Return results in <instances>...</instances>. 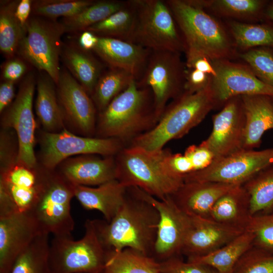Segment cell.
<instances>
[{
	"label": "cell",
	"mask_w": 273,
	"mask_h": 273,
	"mask_svg": "<svg viewBox=\"0 0 273 273\" xmlns=\"http://www.w3.org/2000/svg\"><path fill=\"white\" fill-rule=\"evenodd\" d=\"M159 220L155 207L128 187L123 204L114 218L110 222H94L108 251L129 248L152 257Z\"/></svg>",
	"instance_id": "1"
},
{
	"label": "cell",
	"mask_w": 273,
	"mask_h": 273,
	"mask_svg": "<svg viewBox=\"0 0 273 273\" xmlns=\"http://www.w3.org/2000/svg\"><path fill=\"white\" fill-rule=\"evenodd\" d=\"M159 120L151 89L141 87L136 79L98 113L95 137L114 138L128 146L153 129Z\"/></svg>",
	"instance_id": "2"
},
{
	"label": "cell",
	"mask_w": 273,
	"mask_h": 273,
	"mask_svg": "<svg viewBox=\"0 0 273 273\" xmlns=\"http://www.w3.org/2000/svg\"><path fill=\"white\" fill-rule=\"evenodd\" d=\"M168 149L149 150L125 146L115 156L116 179L127 187H135L159 200L174 194L184 183L166 164Z\"/></svg>",
	"instance_id": "3"
},
{
	"label": "cell",
	"mask_w": 273,
	"mask_h": 273,
	"mask_svg": "<svg viewBox=\"0 0 273 273\" xmlns=\"http://www.w3.org/2000/svg\"><path fill=\"white\" fill-rule=\"evenodd\" d=\"M210 81L198 92L190 94L184 92L174 99L166 106L155 126L135 139L128 146L149 150H160L168 142L187 134L201 122L215 106Z\"/></svg>",
	"instance_id": "4"
},
{
	"label": "cell",
	"mask_w": 273,
	"mask_h": 273,
	"mask_svg": "<svg viewBox=\"0 0 273 273\" xmlns=\"http://www.w3.org/2000/svg\"><path fill=\"white\" fill-rule=\"evenodd\" d=\"M184 37L187 64L204 57L224 59L231 47L219 24L194 1H166Z\"/></svg>",
	"instance_id": "5"
},
{
	"label": "cell",
	"mask_w": 273,
	"mask_h": 273,
	"mask_svg": "<svg viewBox=\"0 0 273 273\" xmlns=\"http://www.w3.org/2000/svg\"><path fill=\"white\" fill-rule=\"evenodd\" d=\"M82 238L54 236L50 244L52 273H102L108 251L99 238L94 219H87Z\"/></svg>",
	"instance_id": "6"
},
{
	"label": "cell",
	"mask_w": 273,
	"mask_h": 273,
	"mask_svg": "<svg viewBox=\"0 0 273 273\" xmlns=\"http://www.w3.org/2000/svg\"><path fill=\"white\" fill-rule=\"evenodd\" d=\"M73 197V184L56 169L44 168L38 198L31 213L43 233L72 237L75 225L71 213Z\"/></svg>",
	"instance_id": "7"
},
{
	"label": "cell",
	"mask_w": 273,
	"mask_h": 273,
	"mask_svg": "<svg viewBox=\"0 0 273 273\" xmlns=\"http://www.w3.org/2000/svg\"><path fill=\"white\" fill-rule=\"evenodd\" d=\"M135 20L130 42L151 51L185 50L166 1L132 0Z\"/></svg>",
	"instance_id": "8"
},
{
	"label": "cell",
	"mask_w": 273,
	"mask_h": 273,
	"mask_svg": "<svg viewBox=\"0 0 273 273\" xmlns=\"http://www.w3.org/2000/svg\"><path fill=\"white\" fill-rule=\"evenodd\" d=\"M26 33L17 53L37 69L47 73L56 84L65 29L61 22L33 16L26 24Z\"/></svg>",
	"instance_id": "9"
},
{
	"label": "cell",
	"mask_w": 273,
	"mask_h": 273,
	"mask_svg": "<svg viewBox=\"0 0 273 273\" xmlns=\"http://www.w3.org/2000/svg\"><path fill=\"white\" fill-rule=\"evenodd\" d=\"M39 145L41 166L49 170L56 169L61 162L72 157L115 156L125 146L116 139L79 135L66 128L56 132L43 131Z\"/></svg>",
	"instance_id": "10"
},
{
	"label": "cell",
	"mask_w": 273,
	"mask_h": 273,
	"mask_svg": "<svg viewBox=\"0 0 273 273\" xmlns=\"http://www.w3.org/2000/svg\"><path fill=\"white\" fill-rule=\"evenodd\" d=\"M36 79L28 73L20 84L12 104L2 113V128L13 129L18 143V163L30 168L38 165L34 152L36 123L33 111Z\"/></svg>",
	"instance_id": "11"
},
{
	"label": "cell",
	"mask_w": 273,
	"mask_h": 273,
	"mask_svg": "<svg viewBox=\"0 0 273 273\" xmlns=\"http://www.w3.org/2000/svg\"><path fill=\"white\" fill-rule=\"evenodd\" d=\"M272 163L273 147L259 151L242 149L228 156L214 159L206 168L186 175L184 181L243 185Z\"/></svg>",
	"instance_id": "12"
},
{
	"label": "cell",
	"mask_w": 273,
	"mask_h": 273,
	"mask_svg": "<svg viewBox=\"0 0 273 273\" xmlns=\"http://www.w3.org/2000/svg\"><path fill=\"white\" fill-rule=\"evenodd\" d=\"M184 71L177 52L151 51L144 71L136 80L151 89L155 113L159 119L167 102L183 94Z\"/></svg>",
	"instance_id": "13"
},
{
	"label": "cell",
	"mask_w": 273,
	"mask_h": 273,
	"mask_svg": "<svg viewBox=\"0 0 273 273\" xmlns=\"http://www.w3.org/2000/svg\"><path fill=\"white\" fill-rule=\"evenodd\" d=\"M137 195L157 210L159 220L152 257L161 262L179 256L190 226V216L181 210L170 196L159 200L140 188L130 187Z\"/></svg>",
	"instance_id": "14"
},
{
	"label": "cell",
	"mask_w": 273,
	"mask_h": 273,
	"mask_svg": "<svg viewBox=\"0 0 273 273\" xmlns=\"http://www.w3.org/2000/svg\"><path fill=\"white\" fill-rule=\"evenodd\" d=\"M43 168L17 163L0 171V217L31 213L36 203Z\"/></svg>",
	"instance_id": "15"
},
{
	"label": "cell",
	"mask_w": 273,
	"mask_h": 273,
	"mask_svg": "<svg viewBox=\"0 0 273 273\" xmlns=\"http://www.w3.org/2000/svg\"><path fill=\"white\" fill-rule=\"evenodd\" d=\"M56 85L65 124L82 136L94 137L98 112L91 97L65 69Z\"/></svg>",
	"instance_id": "16"
},
{
	"label": "cell",
	"mask_w": 273,
	"mask_h": 273,
	"mask_svg": "<svg viewBox=\"0 0 273 273\" xmlns=\"http://www.w3.org/2000/svg\"><path fill=\"white\" fill-rule=\"evenodd\" d=\"M212 122L211 133L200 145L212 153L214 159L243 149L245 115L241 96L228 101L213 116Z\"/></svg>",
	"instance_id": "17"
},
{
	"label": "cell",
	"mask_w": 273,
	"mask_h": 273,
	"mask_svg": "<svg viewBox=\"0 0 273 273\" xmlns=\"http://www.w3.org/2000/svg\"><path fill=\"white\" fill-rule=\"evenodd\" d=\"M212 62L216 76L211 79L210 86L215 105L238 96H273V86L260 80L251 70L225 59Z\"/></svg>",
	"instance_id": "18"
},
{
	"label": "cell",
	"mask_w": 273,
	"mask_h": 273,
	"mask_svg": "<svg viewBox=\"0 0 273 273\" xmlns=\"http://www.w3.org/2000/svg\"><path fill=\"white\" fill-rule=\"evenodd\" d=\"M42 233L30 213L0 217V273H10L18 257Z\"/></svg>",
	"instance_id": "19"
},
{
	"label": "cell",
	"mask_w": 273,
	"mask_h": 273,
	"mask_svg": "<svg viewBox=\"0 0 273 273\" xmlns=\"http://www.w3.org/2000/svg\"><path fill=\"white\" fill-rule=\"evenodd\" d=\"M189 228L181 254L188 258L209 254L228 243L245 230L221 224L209 218L190 216Z\"/></svg>",
	"instance_id": "20"
},
{
	"label": "cell",
	"mask_w": 273,
	"mask_h": 273,
	"mask_svg": "<svg viewBox=\"0 0 273 273\" xmlns=\"http://www.w3.org/2000/svg\"><path fill=\"white\" fill-rule=\"evenodd\" d=\"M83 155L69 158L57 168L73 185L99 186L116 179L115 156Z\"/></svg>",
	"instance_id": "21"
},
{
	"label": "cell",
	"mask_w": 273,
	"mask_h": 273,
	"mask_svg": "<svg viewBox=\"0 0 273 273\" xmlns=\"http://www.w3.org/2000/svg\"><path fill=\"white\" fill-rule=\"evenodd\" d=\"M93 51L110 68L127 71L136 80L141 77L151 52L131 42L100 36Z\"/></svg>",
	"instance_id": "22"
},
{
	"label": "cell",
	"mask_w": 273,
	"mask_h": 273,
	"mask_svg": "<svg viewBox=\"0 0 273 273\" xmlns=\"http://www.w3.org/2000/svg\"><path fill=\"white\" fill-rule=\"evenodd\" d=\"M236 186L213 181L184 182L170 196L188 215L208 218L216 201Z\"/></svg>",
	"instance_id": "23"
},
{
	"label": "cell",
	"mask_w": 273,
	"mask_h": 273,
	"mask_svg": "<svg viewBox=\"0 0 273 273\" xmlns=\"http://www.w3.org/2000/svg\"><path fill=\"white\" fill-rule=\"evenodd\" d=\"M128 187L115 179L95 188L74 185V197L86 210H96L110 222L122 206Z\"/></svg>",
	"instance_id": "24"
},
{
	"label": "cell",
	"mask_w": 273,
	"mask_h": 273,
	"mask_svg": "<svg viewBox=\"0 0 273 273\" xmlns=\"http://www.w3.org/2000/svg\"><path fill=\"white\" fill-rule=\"evenodd\" d=\"M245 115L243 149L259 147L267 130L273 129V103L270 96H241Z\"/></svg>",
	"instance_id": "25"
},
{
	"label": "cell",
	"mask_w": 273,
	"mask_h": 273,
	"mask_svg": "<svg viewBox=\"0 0 273 273\" xmlns=\"http://www.w3.org/2000/svg\"><path fill=\"white\" fill-rule=\"evenodd\" d=\"M61 59L68 72L91 96L103 72V65L90 51L73 43L63 45Z\"/></svg>",
	"instance_id": "26"
},
{
	"label": "cell",
	"mask_w": 273,
	"mask_h": 273,
	"mask_svg": "<svg viewBox=\"0 0 273 273\" xmlns=\"http://www.w3.org/2000/svg\"><path fill=\"white\" fill-rule=\"evenodd\" d=\"M56 85L46 73L36 80L35 110L44 131L49 132H59L66 128Z\"/></svg>",
	"instance_id": "27"
},
{
	"label": "cell",
	"mask_w": 273,
	"mask_h": 273,
	"mask_svg": "<svg viewBox=\"0 0 273 273\" xmlns=\"http://www.w3.org/2000/svg\"><path fill=\"white\" fill-rule=\"evenodd\" d=\"M251 217L248 194L243 185H237L216 201L208 218L245 230Z\"/></svg>",
	"instance_id": "28"
},
{
	"label": "cell",
	"mask_w": 273,
	"mask_h": 273,
	"mask_svg": "<svg viewBox=\"0 0 273 273\" xmlns=\"http://www.w3.org/2000/svg\"><path fill=\"white\" fill-rule=\"evenodd\" d=\"M254 236L248 230L218 249L202 256L189 258L187 261L209 266L218 273H233L242 257L253 247Z\"/></svg>",
	"instance_id": "29"
},
{
	"label": "cell",
	"mask_w": 273,
	"mask_h": 273,
	"mask_svg": "<svg viewBox=\"0 0 273 273\" xmlns=\"http://www.w3.org/2000/svg\"><path fill=\"white\" fill-rule=\"evenodd\" d=\"M102 273H160V264L152 256L126 248L108 252Z\"/></svg>",
	"instance_id": "30"
},
{
	"label": "cell",
	"mask_w": 273,
	"mask_h": 273,
	"mask_svg": "<svg viewBox=\"0 0 273 273\" xmlns=\"http://www.w3.org/2000/svg\"><path fill=\"white\" fill-rule=\"evenodd\" d=\"M249 196L251 216L268 213L273 209V163L243 185Z\"/></svg>",
	"instance_id": "31"
},
{
	"label": "cell",
	"mask_w": 273,
	"mask_h": 273,
	"mask_svg": "<svg viewBox=\"0 0 273 273\" xmlns=\"http://www.w3.org/2000/svg\"><path fill=\"white\" fill-rule=\"evenodd\" d=\"M19 1H3L0 7V50L7 58H14L26 33L15 16Z\"/></svg>",
	"instance_id": "32"
},
{
	"label": "cell",
	"mask_w": 273,
	"mask_h": 273,
	"mask_svg": "<svg viewBox=\"0 0 273 273\" xmlns=\"http://www.w3.org/2000/svg\"><path fill=\"white\" fill-rule=\"evenodd\" d=\"M135 78L123 70L110 68L100 77L91 98L98 113L103 111Z\"/></svg>",
	"instance_id": "33"
},
{
	"label": "cell",
	"mask_w": 273,
	"mask_h": 273,
	"mask_svg": "<svg viewBox=\"0 0 273 273\" xmlns=\"http://www.w3.org/2000/svg\"><path fill=\"white\" fill-rule=\"evenodd\" d=\"M49 235H38L18 257L10 273H52Z\"/></svg>",
	"instance_id": "34"
},
{
	"label": "cell",
	"mask_w": 273,
	"mask_h": 273,
	"mask_svg": "<svg viewBox=\"0 0 273 273\" xmlns=\"http://www.w3.org/2000/svg\"><path fill=\"white\" fill-rule=\"evenodd\" d=\"M135 20V10L131 1L105 20L86 30L100 37L117 38L130 42Z\"/></svg>",
	"instance_id": "35"
},
{
	"label": "cell",
	"mask_w": 273,
	"mask_h": 273,
	"mask_svg": "<svg viewBox=\"0 0 273 273\" xmlns=\"http://www.w3.org/2000/svg\"><path fill=\"white\" fill-rule=\"evenodd\" d=\"M126 2L118 1H95L89 6L70 17L63 19L65 32L85 31L123 8Z\"/></svg>",
	"instance_id": "36"
},
{
	"label": "cell",
	"mask_w": 273,
	"mask_h": 273,
	"mask_svg": "<svg viewBox=\"0 0 273 273\" xmlns=\"http://www.w3.org/2000/svg\"><path fill=\"white\" fill-rule=\"evenodd\" d=\"M92 0L33 1V16L52 20L60 17L68 18L81 12L94 3Z\"/></svg>",
	"instance_id": "37"
},
{
	"label": "cell",
	"mask_w": 273,
	"mask_h": 273,
	"mask_svg": "<svg viewBox=\"0 0 273 273\" xmlns=\"http://www.w3.org/2000/svg\"><path fill=\"white\" fill-rule=\"evenodd\" d=\"M236 43L243 48L263 46L273 48V27L233 22L231 25Z\"/></svg>",
	"instance_id": "38"
},
{
	"label": "cell",
	"mask_w": 273,
	"mask_h": 273,
	"mask_svg": "<svg viewBox=\"0 0 273 273\" xmlns=\"http://www.w3.org/2000/svg\"><path fill=\"white\" fill-rule=\"evenodd\" d=\"M245 230L253 235V246L273 254V212L251 216Z\"/></svg>",
	"instance_id": "39"
},
{
	"label": "cell",
	"mask_w": 273,
	"mask_h": 273,
	"mask_svg": "<svg viewBox=\"0 0 273 273\" xmlns=\"http://www.w3.org/2000/svg\"><path fill=\"white\" fill-rule=\"evenodd\" d=\"M240 57L260 80L273 86V53L270 50L254 49L241 54Z\"/></svg>",
	"instance_id": "40"
},
{
	"label": "cell",
	"mask_w": 273,
	"mask_h": 273,
	"mask_svg": "<svg viewBox=\"0 0 273 273\" xmlns=\"http://www.w3.org/2000/svg\"><path fill=\"white\" fill-rule=\"evenodd\" d=\"M233 273H273V254L252 247L238 262Z\"/></svg>",
	"instance_id": "41"
},
{
	"label": "cell",
	"mask_w": 273,
	"mask_h": 273,
	"mask_svg": "<svg viewBox=\"0 0 273 273\" xmlns=\"http://www.w3.org/2000/svg\"><path fill=\"white\" fill-rule=\"evenodd\" d=\"M11 129L2 128L0 135V171L18 163V143L16 134Z\"/></svg>",
	"instance_id": "42"
},
{
	"label": "cell",
	"mask_w": 273,
	"mask_h": 273,
	"mask_svg": "<svg viewBox=\"0 0 273 273\" xmlns=\"http://www.w3.org/2000/svg\"><path fill=\"white\" fill-rule=\"evenodd\" d=\"M160 273H218L212 267L203 264L187 261L179 256L160 262Z\"/></svg>",
	"instance_id": "43"
},
{
	"label": "cell",
	"mask_w": 273,
	"mask_h": 273,
	"mask_svg": "<svg viewBox=\"0 0 273 273\" xmlns=\"http://www.w3.org/2000/svg\"><path fill=\"white\" fill-rule=\"evenodd\" d=\"M264 2L258 0H219L214 6L223 12L234 15L254 14L263 7Z\"/></svg>",
	"instance_id": "44"
},
{
	"label": "cell",
	"mask_w": 273,
	"mask_h": 273,
	"mask_svg": "<svg viewBox=\"0 0 273 273\" xmlns=\"http://www.w3.org/2000/svg\"><path fill=\"white\" fill-rule=\"evenodd\" d=\"M184 154L191 162L193 172L206 168L211 165L214 159L212 153L200 144L198 146L194 145L190 146L186 149Z\"/></svg>",
	"instance_id": "45"
},
{
	"label": "cell",
	"mask_w": 273,
	"mask_h": 273,
	"mask_svg": "<svg viewBox=\"0 0 273 273\" xmlns=\"http://www.w3.org/2000/svg\"><path fill=\"white\" fill-rule=\"evenodd\" d=\"M166 164L172 173L183 179L194 171L191 162L184 154L170 153L166 158Z\"/></svg>",
	"instance_id": "46"
},
{
	"label": "cell",
	"mask_w": 273,
	"mask_h": 273,
	"mask_svg": "<svg viewBox=\"0 0 273 273\" xmlns=\"http://www.w3.org/2000/svg\"><path fill=\"white\" fill-rule=\"evenodd\" d=\"M27 65L24 61L18 58H12L4 64L2 76L4 80L15 82L26 72Z\"/></svg>",
	"instance_id": "47"
},
{
	"label": "cell",
	"mask_w": 273,
	"mask_h": 273,
	"mask_svg": "<svg viewBox=\"0 0 273 273\" xmlns=\"http://www.w3.org/2000/svg\"><path fill=\"white\" fill-rule=\"evenodd\" d=\"M187 75L184 89V92L190 94L203 89L209 84L211 80L208 79V74L196 69H192Z\"/></svg>",
	"instance_id": "48"
},
{
	"label": "cell",
	"mask_w": 273,
	"mask_h": 273,
	"mask_svg": "<svg viewBox=\"0 0 273 273\" xmlns=\"http://www.w3.org/2000/svg\"><path fill=\"white\" fill-rule=\"evenodd\" d=\"M15 82L5 81L0 85V113H2L13 102L15 99Z\"/></svg>",
	"instance_id": "49"
},
{
	"label": "cell",
	"mask_w": 273,
	"mask_h": 273,
	"mask_svg": "<svg viewBox=\"0 0 273 273\" xmlns=\"http://www.w3.org/2000/svg\"><path fill=\"white\" fill-rule=\"evenodd\" d=\"M33 1H19L15 10V16L21 25L26 28V24L29 19L32 11Z\"/></svg>",
	"instance_id": "50"
},
{
	"label": "cell",
	"mask_w": 273,
	"mask_h": 273,
	"mask_svg": "<svg viewBox=\"0 0 273 273\" xmlns=\"http://www.w3.org/2000/svg\"><path fill=\"white\" fill-rule=\"evenodd\" d=\"M187 66L191 69H196L212 77L216 76V72L209 60L204 57L199 58L187 64Z\"/></svg>",
	"instance_id": "51"
},
{
	"label": "cell",
	"mask_w": 273,
	"mask_h": 273,
	"mask_svg": "<svg viewBox=\"0 0 273 273\" xmlns=\"http://www.w3.org/2000/svg\"><path fill=\"white\" fill-rule=\"evenodd\" d=\"M98 36L88 30L84 31L78 38V45L83 49L90 51L96 46Z\"/></svg>",
	"instance_id": "52"
},
{
	"label": "cell",
	"mask_w": 273,
	"mask_h": 273,
	"mask_svg": "<svg viewBox=\"0 0 273 273\" xmlns=\"http://www.w3.org/2000/svg\"><path fill=\"white\" fill-rule=\"evenodd\" d=\"M266 15L269 19L273 21V2L267 8Z\"/></svg>",
	"instance_id": "53"
},
{
	"label": "cell",
	"mask_w": 273,
	"mask_h": 273,
	"mask_svg": "<svg viewBox=\"0 0 273 273\" xmlns=\"http://www.w3.org/2000/svg\"><path fill=\"white\" fill-rule=\"evenodd\" d=\"M271 97V101L272 102V103H273V96H270Z\"/></svg>",
	"instance_id": "54"
}]
</instances>
